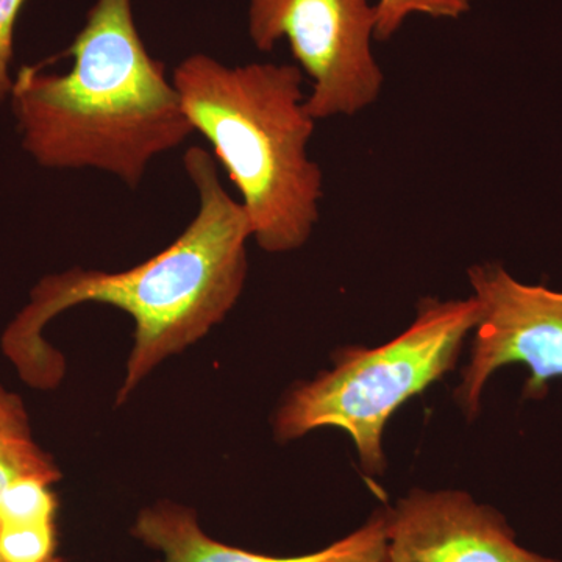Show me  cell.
<instances>
[{
    "label": "cell",
    "mask_w": 562,
    "mask_h": 562,
    "mask_svg": "<svg viewBox=\"0 0 562 562\" xmlns=\"http://www.w3.org/2000/svg\"><path fill=\"white\" fill-rule=\"evenodd\" d=\"M68 72L22 66L10 92L22 149L47 169H95L139 187L150 162L194 131L165 63L151 57L132 0H95Z\"/></svg>",
    "instance_id": "2"
},
{
    "label": "cell",
    "mask_w": 562,
    "mask_h": 562,
    "mask_svg": "<svg viewBox=\"0 0 562 562\" xmlns=\"http://www.w3.org/2000/svg\"><path fill=\"white\" fill-rule=\"evenodd\" d=\"M476 322L479 303L472 295L422 301L416 319L397 338L375 349L339 351L331 371L292 387L273 419L276 438L290 442L319 428H338L353 441L362 469L382 475L387 422L453 371Z\"/></svg>",
    "instance_id": "4"
},
{
    "label": "cell",
    "mask_w": 562,
    "mask_h": 562,
    "mask_svg": "<svg viewBox=\"0 0 562 562\" xmlns=\"http://www.w3.org/2000/svg\"><path fill=\"white\" fill-rule=\"evenodd\" d=\"M183 168L198 192V211L160 254L121 272L74 268L44 277L3 335V350L33 386H57L65 362L43 339L58 314L85 303L127 313L133 347L117 405L161 362L201 341L225 319L246 284L249 217L225 190L216 158L203 147L184 151Z\"/></svg>",
    "instance_id": "1"
},
{
    "label": "cell",
    "mask_w": 562,
    "mask_h": 562,
    "mask_svg": "<svg viewBox=\"0 0 562 562\" xmlns=\"http://www.w3.org/2000/svg\"><path fill=\"white\" fill-rule=\"evenodd\" d=\"M473 0H379L375 3V40L387 41L408 18L422 14L432 20H460L472 10Z\"/></svg>",
    "instance_id": "11"
},
{
    "label": "cell",
    "mask_w": 562,
    "mask_h": 562,
    "mask_svg": "<svg viewBox=\"0 0 562 562\" xmlns=\"http://www.w3.org/2000/svg\"><path fill=\"white\" fill-rule=\"evenodd\" d=\"M132 531L161 554L160 562H386L387 512L379 509L346 538L297 557L255 553L216 541L203 530L195 512L169 501L143 509Z\"/></svg>",
    "instance_id": "8"
},
{
    "label": "cell",
    "mask_w": 562,
    "mask_h": 562,
    "mask_svg": "<svg viewBox=\"0 0 562 562\" xmlns=\"http://www.w3.org/2000/svg\"><path fill=\"white\" fill-rule=\"evenodd\" d=\"M192 131L238 190L251 239L268 254L302 249L319 221L324 176L308 157L316 121L305 76L286 63L227 66L192 54L172 74Z\"/></svg>",
    "instance_id": "3"
},
{
    "label": "cell",
    "mask_w": 562,
    "mask_h": 562,
    "mask_svg": "<svg viewBox=\"0 0 562 562\" xmlns=\"http://www.w3.org/2000/svg\"><path fill=\"white\" fill-rule=\"evenodd\" d=\"M54 484L22 479L0 495V552L9 562H61Z\"/></svg>",
    "instance_id": "9"
},
{
    "label": "cell",
    "mask_w": 562,
    "mask_h": 562,
    "mask_svg": "<svg viewBox=\"0 0 562 562\" xmlns=\"http://www.w3.org/2000/svg\"><path fill=\"white\" fill-rule=\"evenodd\" d=\"M479 322L468 366L454 398L468 417H475L484 387L498 369H528L525 398L539 401L549 383L562 379V292L525 284L497 262L469 271Z\"/></svg>",
    "instance_id": "6"
},
{
    "label": "cell",
    "mask_w": 562,
    "mask_h": 562,
    "mask_svg": "<svg viewBox=\"0 0 562 562\" xmlns=\"http://www.w3.org/2000/svg\"><path fill=\"white\" fill-rule=\"evenodd\" d=\"M247 32L260 52L290 43L295 66L313 81L305 105L316 122L353 116L380 98L384 76L372 52L369 0H249Z\"/></svg>",
    "instance_id": "5"
},
{
    "label": "cell",
    "mask_w": 562,
    "mask_h": 562,
    "mask_svg": "<svg viewBox=\"0 0 562 562\" xmlns=\"http://www.w3.org/2000/svg\"><path fill=\"white\" fill-rule=\"evenodd\" d=\"M22 479L55 484L60 482L61 472L50 454L36 442L20 395L0 382V495Z\"/></svg>",
    "instance_id": "10"
},
{
    "label": "cell",
    "mask_w": 562,
    "mask_h": 562,
    "mask_svg": "<svg viewBox=\"0 0 562 562\" xmlns=\"http://www.w3.org/2000/svg\"><path fill=\"white\" fill-rule=\"evenodd\" d=\"M0 562H9L5 560V557H3L2 552H0Z\"/></svg>",
    "instance_id": "13"
},
{
    "label": "cell",
    "mask_w": 562,
    "mask_h": 562,
    "mask_svg": "<svg viewBox=\"0 0 562 562\" xmlns=\"http://www.w3.org/2000/svg\"><path fill=\"white\" fill-rule=\"evenodd\" d=\"M27 0H0V105L10 99L14 77L10 68L14 54V27Z\"/></svg>",
    "instance_id": "12"
},
{
    "label": "cell",
    "mask_w": 562,
    "mask_h": 562,
    "mask_svg": "<svg viewBox=\"0 0 562 562\" xmlns=\"http://www.w3.org/2000/svg\"><path fill=\"white\" fill-rule=\"evenodd\" d=\"M386 512V562H561L520 546L506 517L468 492L412 490Z\"/></svg>",
    "instance_id": "7"
}]
</instances>
